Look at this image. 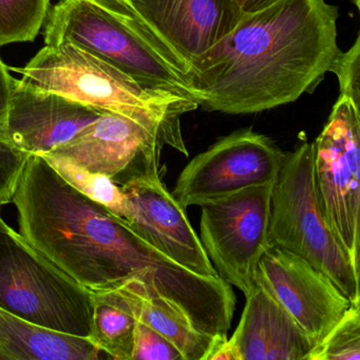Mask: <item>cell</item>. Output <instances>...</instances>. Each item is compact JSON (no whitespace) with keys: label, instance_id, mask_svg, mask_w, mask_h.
I'll return each mask as SVG.
<instances>
[{"label":"cell","instance_id":"2","mask_svg":"<svg viewBox=\"0 0 360 360\" xmlns=\"http://www.w3.org/2000/svg\"><path fill=\"white\" fill-rule=\"evenodd\" d=\"M11 203L18 210L22 237L91 294L109 292L138 278L181 303L197 284L195 273L73 188L39 155L27 159Z\"/></svg>","mask_w":360,"mask_h":360},{"label":"cell","instance_id":"18","mask_svg":"<svg viewBox=\"0 0 360 360\" xmlns=\"http://www.w3.org/2000/svg\"><path fill=\"white\" fill-rule=\"evenodd\" d=\"M92 296V342L113 359L132 360L136 324L134 314L115 290Z\"/></svg>","mask_w":360,"mask_h":360},{"label":"cell","instance_id":"20","mask_svg":"<svg viewBox=\"0 0 360 360\" xmlns=\"http://www.w3.org/2000/svg\"><path fill=\"white\" fill-rule=\"evenodd\" d=\"M16 79L0 60V203H11L18 179L29 155L12 144L8 130L10 98Z\"/></svg>","mask_w":360,"mask_h":360},{"label":"cell","instance_id":"16","mask_svg":"<svg viewBox=\"0 0 360 360\" xmlns=\"http://www.w3.org/2000/svg\"><path fill=\"white\" fill-rule=\"evenodd\" d=\"M138 321L167 338L184 360H206L219 337L210 336L193 326L188 316L172 301L131 278L115 288Z\"/></svg>","mask_w":360,"mask_h":360},{"label":"cell","instance_id":"23","mask_svg":"<svg viewBox=\"0 0 360 360\" xmlns=\"http://www.w3.org/2000/svg\"><path fill=\"white\" fill-rule=\"evenodd\" d=\"M132 360H184L163 335L136 320Z\"/></svg>","mask_w":360,"mask_h":360},{"label":"cell","instance_id":"7","mask_svg":"<svg viewBox=\"0 0 360 360\" xmlns=\"http://www.w3.org/2000/svg\"><path fill=\"white\" fill-rule=\"evenodd\" d=\"M274 183L248 187L202 204L200 240L221 279L248 296L258 285V269L269 248Z\"/></svg>","mask_w":360,"mask_h":360},{"label":"cell","instance_id":"9","mask_svg":"<svg viewBox=\"0 0 360 360\" xmlns=\"http://www.w3.org/2000/svg\"><path fill=\"white\" fill-rule=\"evenodd\" d=\"M269 136L252 128L220 139L182 170L172 195L184 208L248 187L275 182L285 159Z\"/></svg>","mask_w":360,"mask_h":360},{"label":"cell","instance_id":"3","mask_svg":"<svg viewBox=\"0 0 360 360\" xmlns=\"http://www.w3.org/2000/svg\"><path fill=\"white\" fill-rule=\"evenodd\" d=\"M47 18L46 45L72 44L145 89L199 105L191 88L188 63L128 0H62Z\"/></svg>","mask_w":360,"mask_h":360},{"label":"cell","instance_id":"13","mask_svg":"<svg viewBox=\"0 0 360 360\" xmlns=\"http://www.w3.org/2000/svg\"><path fill=\"white\" fill-rule=\"evenodd\" d=\"M163 146L160 136L142 124L119 113L105 112L79 136L51 153L105 174L121 186L142 169L145 162L161 155Z\"/></svg>","mask_w":360,"mask_h":360},{"label":"cell","instance_id":"22","mask_svg":"<svg viewBox=\"0 0 360 360\" xmlns=\"http://www.w3.org/2000/svg\"><path fill=\"white\" fill-rule=\"evenodd\" d=\"M307 360H360V303H351Z\"/></svg>","mask_w":360,"mask_h":360},{"label":"cell","instance_id":"21","mask_svg":"<svg viewBox=\"0 0 360 360\" xmlns=\"http://www.w3.org/2000/svg\"><path fill=\"white\" fill-rule=\"evenodd\" d=\"M51 0H0V47L37 39Z\"/></svg>","mask_w":360,"mask_h":360},{"label":"cell","instance_id":"17","mask_svg":"<svg viewBox=\"0 0 360 360\" xmlns=\"http://www.w3.org/2000/svg\"><path fill=\"white\" fill-rule=\"evenodd\" d=\"M100 353L90 339L39 328L0 307L3 359L94 360Z\"/></svg>","mask_w":360,"mask_h":360},{"label":"cell","instance_id":"15","mask_svg":"<svg viewBox=\"0 0 360 360\" xmlns=\"http://www.w3.org/2000/svg\"><path fill=\"white\" fill-rule=\"evenodd\" d=\"M229 340L239 360H307L315 345L259 279Z\"/></svg>","mask_w":360,"mask_h":360},{"label":"cell","instance_id":"27","mask_svg":"<svg viewBox=\"0 0 360 360\" xmlns=\"http://www.w3.org/2000/svg\"><path fill=\"white\" fill-rule=\"evenodd\" d=\"M354 4H355L357 7H359V0H354Z\"/></svg>","mask_w":360,"mask_h":360},{"label":"cell","instance_id":"19","mask_svg":"<svg viewBox=\"0 0 360 360\" xmlns=\"http://www.w3.org/2000/svg\"><path fill=\"white\" fill-rule=\"evenodd\" d=\"M41 158L73 188L105 206L119 218H124L126 195L110 178L90 172L64 155L48 153Z\"/></svg>","mask_w":360,"mask_h":360},{"label":"cell","instance_id":"11","mask_svg":"<svg viewBox=\"0 0 360 360\" xmlns=\"http://www.w3.org/2000/svg\"><path fill=\"white\" fill-rule=\"evenodd\" d=\"M258 279L314 345L351 305L330 278L304 259L271 244L261 259Z\"/></svg>","mask_w":360,"mask_h":360},{"label":"cell","instance_id":"25","mask_svg":"<svg viewBox=\"0 0 360 360\" xmlns=\"http://www.w3.org/2000/svg\"><path fill=\"white\" fill-rule=\"evenodd\" d=\"M274 0H246L245 5L242 8L243 12H252L265 7L269 4L273 3Z\"/></svg>","mask_w":360,"mask_h":360},{"label":"cell","instance_id":"12","mask_svg":"<svg viewBox=\"0 0 360 360\" xmlns=\"http://www.w3.org/2000/svg\"><path fill=\"white\" fill-rule=\"evenodd\" d=\"M105 112L16 79L8 130L12 144L28 155L53 153L96 123Z\"/></svg>","mask_w":360,"mask_h":360},{"label":"cell","instance_id":"4","mask_svg":"<svg viewBox=\"0 0 360 360\" xmlns=\"http://www.w3.org/2000/svg\"><path fill=\"white\" fill-rule=\"evenodd\" d=\"M20 73L25 85L129 117L157 134L164 145L188 155L181 117L199 107L193 101L145 89L115 67L69 43L46 45Z\"/></svg>","mask_w":360,"mask_h":360},{"label":"cell","instance_id":"14","mask_svg":"<svg viewBox=\"0 0 360 360\" xmlns=\"http://www.w3.org/2000/svg\"><path fill=\"white\" fill-rule=\"evenodd\" d=\"M191 66L229 34L241 18L233 0H128Z\"/></svg>","mask_w":360,"mask_h":360},{"label":"cell","instance_id":"28","mask_svg":"<svg viewBox=\"0 0 360 360\" xmlns=\"http://www.w3.org/2000/svg\"><path fill=\"white\" fill-rule=\"evenodd\" d=\"M3 204L0 203V216H1V208H3Z\"/></svg>","mask_w":360,"mask_h":360},{"label":"cell","instance_id":"10","mask_svg":"<svg viewBox=\"0 0 360 360\" xmlns=\"http://www.w3.org/2000/svg\"><path fill=\"white\" fill-rule=\"evenodd\" d=\"M126 195L123 220L143 240L185 269L204 277H219L183 207L162 181L160 157L121 185Z\"/></svg>","mask_w":360,"mask_h":360},{"label":"cell","instance_id":"5","mask_svg":"<svg viewBox=\"0 0 360 360\" xmlns=\"http://www.w3.org/2000/svg\"><path fill=\"white\" fill-rule=\"evenodd\" d=\"M269 243L288 250L330 278L351 303H360L359 269L323 218L316 193L313 143L285 155L273 185Z\"/></svg>","mask_w":360,"mask_h":360},{"label":"cell","instance_id":"8","mask_svg":"<svg viewBox=\"0 0 360 360\" xmlns=\"http://www.w3.org/2000/svg\"><path fill=\"white\" fill-rule=\"evenodd\" d=\"M313 145L320 210L359 269L360 109L340 96Z\"/></svg>","mask_w":360,"mask_h":360},{"label":"cell","instance_id":"24","mask_svg":"<svg viewBox=\"0 0 360 360\" xmlns=\"http://www.w3.org/2000/svg\"><path fill=\"white\" fill-rule=\"evenodd\" d=\"M330 72L338 77L340 96L349 98L360 109V37L358 35L349 51L340 52Z\"/></svg>","mask_w":360,"mask_h":360},{"label":"cell","instance_id":"26","mask_svg":"<svg viewBox=\"0 0 360 360\" xmlns=\"http://www.w3.org/2000/svg\"><path fill=\"white\" fill-rule=\"evenodd\" d=\"M236 4H237L238 6H239L240 8H243V6L245 5L246 0H233Z\"/></svg>","mask_w":360,"mask_h":360},{"label":"cell","instance_id":"6","mask_svg":"<svg viewBox=\"0 0 360 360\" xmlns=\"http://www.w3.org/2000/svg\"><path fill=\"white\" fill-rule=\"evenodd\" d=\"M0 307L39 328L91 340L94 296L0 216Z\"/></svg>","mask_w":360,"mask_h":360},{"label":"cell","instance_id":"29","mask_svg":"<svg viewBox=\"0 0 360 360\" xmlns=\"http://www.w3.org/2000/svg\"><path fill=\"white\" fill-rule=\"evenodd\" d=\"M0 359H3V358H1V356H0Z\"/></svg>","mask_w":360,"mask_h":360},{"label":"cell","instance_id":"1","mask_svg":"<svg viewBox=\"0 0 360 360\" xmlns=\"http://www.w3.org/2000/svg\"><path fill=\"white\" fill-rule=\"evenodd\" d=\"M338 10L326 0H274L243 12L235 28L191 64L199 106L261 112L311 94L340 53Z\"/></svg>","mask_w":360,"mask_h":360}]
</instances>
